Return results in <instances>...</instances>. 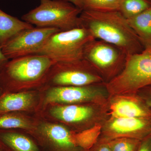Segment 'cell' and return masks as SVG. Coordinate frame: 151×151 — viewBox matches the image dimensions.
Returning <instances> with one entry per match:
<instances>
[{
	"mask_svg": "<svg viewBox=\"0 0 151 151\" xmlns=\"http://www.w3.org/2000/svg\"><path fill=\"white\" fill-rule=\"evenodd\" d=\"M106 84L82 86H56L47 92L45 101L47 103L66 104L88 103H107L106 94H109Z\"/></svg>",
	"mask_w": 151,
	"mask_h": 151,
	"instance_id": "9",
	"label": "cell"
},
{
	"mask_svg": "<svg viewBox=\"0 0 151 151\" xmlns=\"http://www.w3.org/2000/svg\"><path fill=\"white\" fill-rule=\"evenodd\" d=\"M150 1H151V0H150Z\"/></svg>",
	"mask_w": 151,
	"mask_h": 151,
	"instance_id": "29",
	"label": "cell"
},
{
	"mask_svg": "<svg viewBox=\"0 0 151 151\" xmlns=\"http://www.w3.org/2000/svg\"><path fill=\"white\" fill-rule=\"evenodd\" d=\"M0 151H5L2 145L0 142Z\"/></svg>",
	"mask_w": 151,
	"mask_h": 151,
	"instance_id": "27",
	"label": "cell"
},
{
	"mask_svg": "<svg viewBox=\"0 0 151 151\" xmlns=\"http://www.w3.org/2000/svg\"><path fill=\"white\" fill-rule=\"evenodd\" d=\"M34 102L33 94L30 92H4L0 95V116L27 110Z\"/></svg>",
	"mask_w": 151,
	"mask_h": 151,
	"instance_id": "15",
	"label": "cell"
},
{
	"mask_svg": "<svg viewBox=\"0 0 151 151\" xmlns=\"http://www.w3.org/2000/svg\"><path fill=\"white\" fill-rule=\"evenodd\" d=\"M82 10L110 12L119 10L120 0H80Z\"/></svg>",
	"mask_w": 151,
	"mask_h": 151,
	"instance_id": "20",
	"label": "cell"
},
{
	"mask_svg": "<svg viewBox=\"0 0 151 151\" xmlns=\"http://www.w3.org/2000/svg\"><path fill=\"white\" fill-rule=\"evenodd\" d=\"M137 151H151V133L141 141Z\"/></svg>",
	"mask_w": 151,
	"mask_h": 151,
	"instance_id": "24",
	"label": "cell"
},
{
	"mask_svg": "<svg viewBox=\"0 0 151 151\" xmlns=\"http://www.w3.org/2000/svg\"><path fill=\"white\" fill-rule=\"evenodd\" d=\"M79 20L80 27L88 30L94 38L115 45L127 55L145 50L128 20L119 11L82 10Z\"/></svg>",
	"mask_w": 151,
	"mask_h": 151,
	"instance_id": "1",
	"label": "cell"
},
{
	"mask_svg": "<svg viewBox=\"0 0 151 151\" xmlns=\"http://www.w3.org/2000/svg\"><path fill=\"white\" fill-rule=\"evenodd\" d=\"M50 81L57 86H82L105 84L100 74L87 60L83 59L66 62H56Z\"/></svg>",
	"mask_w": 151,
	"mask_h": 151,
	"instance_id": "7",
	"label": "cell"
},
{
	"mask_svg": "<svg viewBox=\"0 0 151 151\" xmlns=\"http://www.w3.org/2000/svg\"><path fill=\"white\" fill-rule=\"evenodd\" d=\"M31 127L29 122L17 115L15 112L0 116V129H28Z\"/></svg>",
	"mask_w": 151,
	"mask_h": 151,
	"instance_id": "19",
	"label": "cell"
},
{
	"mask_svg": "<svg viewBox=\"0 0 151 151\" xmlns=\"http://www.w3.org/2000/svg\"><path fill=\"white\" fill-rule=\"evenodd\" d=\"M141 141L133 138L119 137L107 141L111 151H137Z\"/></svg>",
	"mask_w": 151,
	"mask_h": 151,
	"instance_id": "21",
	"label": "cell"
},
{
	"mask_svg": "<svg viewBox=\"0 0 151 151\" xmlns=\"http://www.w3.org/2000/svg\"><path fill=\"white\" fill-rule=\"evenodd\" d=\"M29 23L12 16L0 9V47L22 31L33 27Z\"/></svg>",
	"mask_w": 151,
	"mask_h": 151,
	"instance_id": "16",
	"label": "cell"
},
{
	"mask_svg": "<svg viewBox=\"0 0 151 151\" xmlns=\"http://www.w3.org/2000/svg\"><path fill=\"white\" fill-rule=\"evenodd\" d=\"M55 28L33 27L22 31L10 39L2 47L9 60L34 54L55 33Z\"/></svg>",
	"mask_w": 151,
	"mask_h": 151,
	"instance_id": "8",
	"label": "cell"
},
{
	"mask_svg": "<svg viewBox=\"0 0 151 151\" xmlns=\"http://www.w3.org/2000/svg\"><path fill=\"white\" fill-rule=\"evenodd\" d=\"M108 112L107 103H91L89 105H68L53 107L50 113L55 118L63 122L76 124L91 121L101 124L102 118Z\"/></svg>",
	"mask_w": 151,
	"mask_h": 151,
	"instance_id": "11",
	"label": "cell"
},
{
	"mask_svg": "<svg viewBox=\"0 0 151 151\" xmlns=\"http://www.w3.org/2000/svg\"><path fill=\"white\" fill-rule=\"evenodd\" d=\"M151 85V48L127 55L124 69L106 84L109 96L136 94Z\"/></svg>",
	"mask_w": 151,
	"mask_h": 151,
	"instance_id": "4",
	"label": "cell"
},
{
	"mask_svg": "<svg viewBox=\"0 0 151 151\" xmlns=\"http://www.w3.org/2000/svg\"><path fill=\"white\" fill-rule=\"evenodd\" d=\"M40 4L25 14L22 20L37 27L55 28L60 31L80 27L82 10L66 0H40Z\"/></svg>",
	"mask_w": 151,
	"mask_h": 151,
	"instance_id": "3",
	"label": "cell"
},
{
	"mask_svg": "<svg viewBox=\"0 0 151 151\" xmlns=\"http://www.w3.org/2000/svg\"><path fill=\"white\" fill-rule=\"evenodd\" d=\"M127 20L145 49L151 48V6Z\"/></svg>",
	"mask_w": 151,
	"mask_h": 151,
	"instance_id": "17",
	"label": "cell"
},
{
	"mask_svg": "<svg viewBox=\"0 0 151 151\" xmlns=\"http://www.w3.org/2000/svg\"><path fill=\"white\" fill-rule=\"evenodd\" d=\"M0 142L5 151H42L31 138L11 129H0Z\"/></svg>",
	"mask_w": 151,
	"mask_h": 151,
	"instance_id": "14",
	"label": "cell"
},
{
	"mask_svg": "<svg viewBox=\"0 0 151 151\" xmlns=\"http://www.w3.org/2000/svg\"><path fill=\"white\" fill-rule=\"evenodd\" d=\"M108 114L114 118H151V108L137 94L109 96Z\"/></svg>",
	"mask_w": 151,
	"mask_h": 151,
	"instance_id": "13",
	"label": "cell"
},
{
	"mask_svg": "<svg viewBox=\"0 0 151 151\" xmlns=\"http://www.w3.org/2000/svg\"><path fill=\"white\" fill-rule=\"evenodd\" d=\"M151 133V118H114L103 124L99 138L106 141L119 137L142 140Z\"/></svg>",
	"mask_w": 151,
	"mask_h": 151,
	"instance_id": "10",
	"label": "cell"
},
{
	"mask_svg": "<svg viewBox=\"0 0 151 151\" xmlns=\"http://www.w3.org/2000/svg\"><path fill=\"white\" fill-rule=\"evenodd\" d=\"M9 60L8 58L3 53L2 47H0V69L2 68L3 66L8 62Z\"/></svg>",
	"mask_w": 151,
	"mask_h": 151,
	"instance_id": "25",
	"label": "cell"
},
{
	"mask_svg": "<svg viewBox=\"0 0 151 151\" xmlns=\"http://www.w3.org/2000/svg\"><path fill=\"white\" fill-rule=\"evenodd\" d=\"M41 142L50 151H88L78 143L76 135L61 125L43 124Z\"/></svg>",
	"mask_w": 151,
	"mask_h": 151,
	"instance_id": "12",
	"label": "cell"
},
{
	"mask_svg": "<svg viewBox=\"0 0 151 151\" xmlns=\"http://www.w3.org/2000/svg\"><path fill=\"white\" fill-rule=\"evenodd\" d=\"M94 39L84 27L59 31L52 35L34 54L45 55L55 63L83 59L85 46Z\"/></svg>",
	"mask_w": 151,
	"mask_h": 151,
	"instance_id": "5",
	"label": "cell"
},
{
	"mask_svg": "<svg viewBox=\"0 0 151 151\" xmlns=\"http://www.w3.org/2000/svg\"><path fill=\"white\" fill-rule=\"evenodd\" d=\"M66 1L72 3L73 5L77 6V7L81 9L82 10V5H81L80 0H66Z\"/></svg>",
	"mask_w": 151,
	"mask_h": 151,
	"instance_id": "26",
	"label": "cell"
},
{
	"mask_svg": "<svg viewBox=\"0 0 151 151\" xmlns=\"http://www.w3.org/2000/svg\"><path fill=\"white\" fill-rule=\"evenodd\" d=\"M137 94L151 108V85L141 89Z\"/></svg>",
	"mask_w": 151,
	"mask_h": 151,
	"instance_id": "23",
	"label": "cell"
},
{
	"mask_svg": "<svg viewBox=\"0 0 151 151\" xmlns=\"http://www.w3.org/2000/svg\"><path fill=\"white\" fill-rule=\"evenodd\" d=\"M127 55L115 45L94 39L85 46L83 58L93 66L105 84L117 76L124 69Z\"/></svg>",
	"mask_w": 151,
	"mask_h": 151,
	"instance_id": "6",
	"label": "cell"
},
{
	"mask_svg": "<svg viewBox=\"0 0 151 151\" xmlns=\"http://www.w3.org/2000/svg\"><path fill=\"white\" fill-rule=\"evenodd\" d=\"M88 151H111L107 141L99 137L97 142L88 150Z\"/></svg>",
	"mask_w": 151,
	"mask_h": 151,
	"instance_id": "22",
	"label": "cell"
},
{
	"mask_svg": "<svg viewBox=\"0 0 151 151\" xmlns=\"http://www.w3.org/2000/svg\"><path fill=\"white\" fill-rule=\"evenodd\" d=\"M54 63L47 57L38 54L9 60L0 69V86L3 93L14 92L18 86L41 82Z\"/></svg>",
	"mask_w": 151,
	"mask_h": 151,
	"instance_id": "2",
	"label": "cell"
},
{
	"mask_svg": "<svg viewBox=\"0 0 151 151\" xmlns=\"http://www.w3.org/2000/svg\"><path fill=\"white\" fill-rule=\"evenodd\" d=\"M151 6L150 0H120L118 11L128 19Z\"/></svg>",
	"mask_w": 151,
	"mask_h": 151,
	"instance_id": "18",
	"label": "cell"
},
{
	"mask_svg": "<svg viewBox=\"0 0 151 151\" xmlns=\"http://www.w3.org/2000/svg\"><path fill=\"white\" fill-rule=\"evenodd\" d=\"M3 93L2 89L1 88V86H0V95L1 94H2Z\"/></svg>",
	"mask_w": 151,
	"mask_h": 151,
	"instance_id": "28",
	"label": "cell"
}]
</instances>
